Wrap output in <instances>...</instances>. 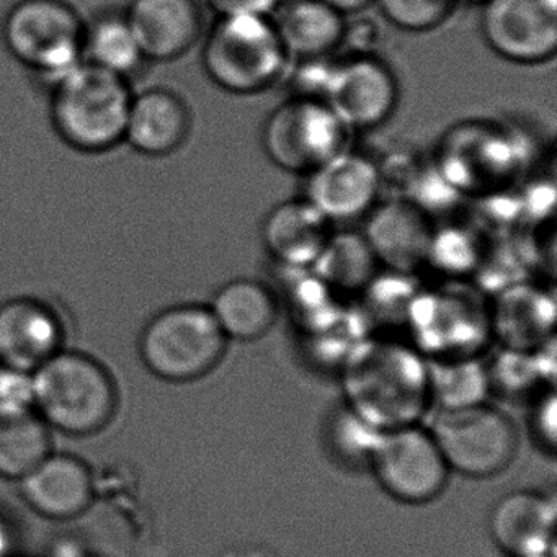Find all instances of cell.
<instances>
[{
  "label": "cell",
  "mask_w": 557,
  "mask_h": 557,
  "mask_svg": "<svg viewBox=\"0 0 557 557\" xmlns=\"http://www.w3.org/2000/svg\"><path fill=\"white\" fill-rule=\"evenodd\" d=\"M481 30L497 57L534 66L557 50V0H485Z\"/></svg>",
  "instance_id": "8fae6325"
},
{
  "label": "cell",
  "mask_w": 557,
  "mask_h": 557,
  "mask_svg": "<svg viewBox=\"0 0 557 557\" xmlns=\"http://www.w3.org/2000/svg\"><path fill=\"white\" fill-rule=\"evenodd\" d=\"M309 270L337 295L363 293L381 273L370 244L357 231H332Z\"/></svg>",
  "instance_id": "d4e9b609"
},
{
  "label": "cell",
  "mask_w": 557,
  "mask_h": 557,
  "mask_svg": "<svg viewBox=\"0 0 557 557\" xmlns=\"http://www.w3.org/2000/svg\"><path fill=\"white\" fill-rule=\"evenodd\" d=\"M491 332L510 350L531 351L546 344L554 325V302L540 286L515 283L488 309Z\"/></svg>",
  "instance_id": "603a6c76"
},
{
  "label": "cell",
  "mask_w": 557,
  "mask_h": 557,
  "mask_svg": "<svg viewBox=\"0 0 557 557\" xmlns=\"http://www.w3.org/2000/svg\"><path fill=\"white\" fill-rule=\"evenodd\" d=\"M492 540L510 557L554 556L556 500L537 491H513L494 505Z\"/></svg>",
  "instance_id": "d6986e66"
},
{
  "label": "cell",
  "mask_w": 557,
  "mask_h": 557,
  "mask_svg": "<svg viewBox=\"0 0 557 557\" xmlns=\"http://www.w3.org/2000/svg\"><path fill=\"white\" fill-rule=\"evenodd\" d=\"M410 322L420 337L436 348L449 345L462 350L481 344L484 334L491 332L488 309L479 305L475 296L462 289L446 288L417 293L407 309Z\"/></svg>",
  "instance_id": "ac0fdd59"
},
{
  "label": "cell",
  "mask_w": 557,
  "mask_h": 557,
  "mask_svg": "<svg viewBox=\"0 0 557 557\" xmlns=\"http://www.w3.org/2000/svg\"><path fill=\"white\" fill-rule=\"evenodd\" d=\"M34 373L0 364V407L35 409Z\"/></svg>",
  "instance_id": "4dcf8cb0"
},
{
  "label": "cell",
  "mask_w": 557,
  "mask_h": 557,
  "mask_svg": "<svg viewBox=\"0 0 557 557\" xmlns=\"http://www.w3.org/2000/svg\"><path fill=\"white\" fill-rule=\"evenodd\" d=\"M208 306L227 341H257L278 318V299L260 280H231L214 293Z\"/></svg>",
  "instance_id": "cb8c5ba5"
},
{
  "label": "cell",
  "mask_w": 557,
  "mask_h": 557,
  "mask_svg": "<svg viewBox=\"0 0 557 557\" xmlns=\"http://www.w3.org/2000/svg\"><path fill=\"white\" fill-rule=\"evenodd\" d=\"M533 557H554V556H533Z\"/></svg>",
  "instance_id": "f35d334b"
},
{
  "label": "cell",
  "mask_w": 557,
  "mask_h": 557,
  "mask_svg": "<svg viewBox=\"0 0 557 557\" xmlns=\"http://www.w3.org/2000/svg\"><path fill=\"white\" fill-rule=\"evenodd\" d=\"M383 17L400 30H435L455 11L458 0H374Z\"/></svg>",
  "instance_id": "f546056e"
},
{
  "label": "cell",
  "mask_w": 557,
  "mask_h": 557,
  "mask_svg": "<svg viewBox=\"0 0 557 557\" xmlns=\"http://www.w3.org/2000/svg\"><path fill=\"white\" fill-rule=\"evenodd\" d=\"M344 391L348 410L380 432L416 425L432 399L429 364L399 342H363L348 355Z\"/></svg>",
  "instance_id": "6da1fadb"
},
{
  "label": "cell",
  "mask_w": 557,
  "mask_h": 557,
  "mask_svg": "<svg viewBox=\"0 0 557 557\" xmlns=\"http://www.w3.org/2000/svg\"><path fill=\"white\" fill-rule=\"evenodd\" d=\"M305 177V200L331 223L367 216L383 185L380 165L347 148Z\"/></svg>",
  "instance_id": "4fadbf2b"
},
{
  "label": "cell",
  "mask_w": 557,
  "mask_h": 557,
  "mask_svg": "<svg viewBox=\"0 0 557 557\" xmlns=\"http://www.w3.org/2000/svg\"><path fill=\"white\" fill-rule=\"evenodd\" d=\"M288 61L269 15L218 17L201 53L211 83L234 96L265 92L282 79Z\"/></svg>",
  "instance_id": "277c9868"
},
{
  "label": "cell",
  "mask_w": 557,
  "mask_h": 557,
  "mask_svg": "<svg viewBox=\"0 0 557 557\" xmlns=\"http://www.w3.org/2000/svg\"><path fill=\"white\" fill-rule=\"evenodd\" d=\"M51 451L50 426L37 410L0 407V478L21 481Z\"/></svg>",
  "instance_id": "484cf974"
},
{
  "label": "cell",
  "mask_w": 557,
  "mask_h": 557,
  "mask_svg": "<svg viewBox=\"0 0 557 557\" xmlns=\"http://www.w3.org/2000/svg\"><path fill=\"white\" fill-rule=\"evenodd\" d=\"M125 18L148 63L178 60L203 37L198 0H132Z\"/></svg>",
  "instance_id": "2e32d148"
},
{
  "label": "cell",
  "mask_w": 557,
  "mask_h": 557,
  "mask_svg": "<svg viewBox=\"0 0 557 557\" xmlns=\"http://www.w3.org/2000/svg\"><path fill=\"white\" fill-rule=\"evenodd\" d=\"M534 430H536L537 438L543 440L554 449L556 443V399L554 394L544 397L543 403L537 406L534 412Z\"/></svg>",
  "instance_id": "836d02e7"
},
{
  "label": "cell",
  "mask_w": 557,
  "mask_h": 557,
  "mask_svg": "<svg viewBox=\"0 0 557 557\" xmlns=\"http://www.w3.org/2000/svg\"><path fill=\"white\" fill-rule=\"evenodd\" d=\"M58 557H84V556H81L79 553H76V550L71 549V547H66V549L60 550V554H58Z\"/></svg>",
  "instance_id": "8d00e7d4"
},
{
  "label": "cell",
  "mask_w": 557,
  "mask_h": 557,
  "mask_svg": "<svg viewBox=\"0 0 557 557\" xmlns=\"http://www.w3.org/2000/svg\"><path fill=\"white\" fill-rule=\"evenodd\" d=\"M84 60L126 81L148 63L125 14L102 15L86 24Z\"/></svg>",
  "instance_id": "4316f807"
},
{
  "label": "cell",
  "mask_w": 557,
  "mask_h": 557,
  "mask_svg": "<svg viewBox=\"0 0 557 557\" xmlns=\"http://www.w3.org/2000/svg\"><path fill=\"white\" fill-rule=\"evenodd\" d=\"M18 482L28 507L48 520H74L89 510L96 497L89 466L66 453L51 451Z\"/></svg>",
  "instance_id": "e0dca14e"
},
{
  "label": "cell",
  "mask_w": 557,
  "mask_h": 557,
  "mask_svg": "<svg viewBox=\"0 0 557 557\" xmlns=\"http://www.w3.org/2000/svg\"><path fill=\"white\" fill-rule=\"evenodd\" d=\"M84 34L86 22L64 0H21L2 24L11 57L50 87L86 61Z\"/></svg>",
  "instance_id": "5b68a950"
},
{
  "label": "cell",
  "mask_w": 557,
  "mask_h": 557,
  "mask_svg": "<svg viewBox=\"0 0 557 557\" xmlns=\"http://www.w3.org/2000/svg\"><path fill=\"white\" fill-rule=\"evenodd\" d=\"M324 102L348 129H373L386 123L399 103V84L374 54L334 61Z\"/></svg>",
  "instance_id": "7c38bea8"
},
{
  "label": "cell",
  "mask_w": 557,
  "mask_h": 557,
  "mask_svg": "<svg viewBox=\"0 0 557 557\" xmlns=\"http://www.w3.org/2000/svg\"><path fill=\"white\" fill-rule=\"evenodd\" d=\"M344 14L322 0H285L273 21L289 60L331 58L342 47Z\"/></svg>",
  "instance_id": "7402d4cb"
},
{
  "label": "cell",
  "mask_w": 557,
  "mask_h": 557,
  "mask_svg": "<svg viewBox=\"0 0 557 557\" xmlns=\"http://www.w3.org/2000/svg\"><path fill=\"white\" fill-rule=\"evenodd\" d=\"M332 234V223L308 200L283 201L260 230L263 247L282 269H311Z\"/></svg>",
  "instance_id": "44dd1931"
},
{
  "label": "cell",
  "mask_w": 557,
  "mask_h": 557,
  "mask_svg": "<svg viewBox=\"0 0 557 557\" xmlns=\"http://www.w3.org/2000/svg\"><path fill=\"white\" fill-rule=\"evenodd\" d=\"M380 32L376 24L370 18H357V21L345 22L344 40L342 47L348 45L350 54H373V47L376 45Z\"/></svg>",
  "instance_id": "d6a6232c"
},
{
  "label": "cell",
  "mask_w": 557,
  "mask_h": 557,
  "mask_svg": "<svg viewBox=\"0 0 557 557\" xmlns=\"http://www.w3.org/2000/svg\"><path fill=\"white\" fill-rule=\"evenodd\" d=\"M218 17L233 15H269L282 5L283 0H205Z\"/></svg>",
  "instance_id": "1f68e13d"
},
{
  "label": "cell",
  "mask_w": 557,
  "mask_h": 557,
  "mask_svg": "<svg viewBox=\"0 0 557 557\" xmlns=\"http://www.w3.org/2000/svg\"><path fill=\"white\" fill-rule=\"evenodd\" d=\"M12 534L5 527L4 521H0V557H11Z\"/></svg>",
  "instance_id": "d590c367"
},
{
  "label": "cell",
  "mask_w": 557,
  "mask_h": 557,
  "mask_svg": "<svg viewBox=\"0 0 557 557\" xmlns=\"http://www.w3.org/2000/svg\"><path fill=\"white\" fill-rule=\"evenodd\" d=\"M430 396L442 404V409H459L484 403L488 376L481 364L468 358L442 361L429 367Z\"/></svg>",
  "instance_id": "83f0119b"
},
{
  "label": "cell",
  "mask_w": 557,
  "mask_h": 557,
  "mask_svg": "<svg viewBox=\"0 0 557 557\" xmlns=\"http://www.w3.org/2000/svg\"><path fill=\"white\" fill-rule=\"evenodd\" d=\"M34 393L38 416L64 435H96L119 409V389L110 371L90 355L64 348L35 371Z\"/></svg>",
  "instance_id": "3957f363"
},
{
  "label": "cell",
  "mask_w": 557,
  "mask_h": 557,
  "mask_svg": "<svg viewBox=\"0 0 557 557\" xmlns=\"http://www.w3.org/2000/svg\"><path fill=\"white\" fill-rule=\"evenodd\" d=\"M227 338L210 306L185 302L162 309L143 329L139 357L159 380L188 383L214 370Z\"/></svg>",
  "instance_id": "8992f818"
},
{
  "label": "cell",
  "mask_w": 557,
  "mask_h": 557,
  "mask_svg": "<svg viewBox=\"0 0 557 557\" xmlns=\"http://www.w3.org/2000/svg\"><path fill=\"white\" fill-rule=\"evenodd\" d=\"M458 2H468V4H484L485 0H458Z\"/></svg>",
  "instance_id": "74e56055"
},
{
  "label": "cell",
  "mask_w": 557,
  "mask_h": 557,
  "mask_svg": "<svg viewBox=\"0 0 557 557\" xmlns=\"http://www.w3.org/2000/svg\"><path fill=\"white\" fill-rule=\"evenodd\" d=\"M322 2L331 5L335 11L344 14L345 17L358 14V12L364 11L368 5L374 4V0H322Z\"/></svg>",
  "instance_id": "e575fe53"
},
{
  "label": "cell",
  "mask_w": 557,
  "mask_h": 557,
  "mask_svg": "<svg viewBox=\"0 0 557 557\" xmlns=\"http://www.w3.org/2000/svg\"><path fill=\"white\" fill-rule=\"evenodd\" d=\"M60 314L41 299L18 296L0 305V364L35 373L64 348Z\"/></svg>",
  "instance_id": "9a60e30c"
},
{
  "label": "cell",
  "mask_w": 557,
  "mask_h": 557,
  "mask_svg": "<svg viewBox=\"0 0 557 557\" xmlns=\"http://www.w3.org/2000/svg\"><path fill=\"white\" fill-rule=\"evenodd\" d=\"M190 132V109L174 90L158 87L133 96L125 128V143L133 151L165 158L187 143Z\"/></svg>",
  "instance_id": "ffe728a7"
},
{
  "label": "cell",
  "mask_w": 557,
  "mask_h": 557,
  "mask_svg": "<svg viewBox=\"0 0 557 557\" xmlns=\"http://www.w3.org/2000/svg\"><path fill=\"white\" fill-rule=\"evenodd\" d=\"M433 231L432 216L409 198L376 203L361 231L381 269L413 275L426 267Z\"/></svg>",
  "instance_id": "5bb4252c"
},
{
  "label": "cell",
  "mask_w": 557,
  "mask_h": 557,
  "mask_svg": "<svg viewBox=\"0 0 557 557\" xmlns=\"http://www.w3.org/2000/svg\"><path fill=\"white\" fill-rule=\"evenodd\" d=\"M348 128L321 99L293 96L263 123L262 146L273 165L292 174L309 172L347 148Z\"/></svg>",
  "instance_id": "9c48e42d"
},
{
  "label": "cell",
  "mask_w": 557,
  "mask_h": 557,
  "mask_svg": "<svg viewBox=\"0 0 557 557\" xmlns=\"http://www.w3.org/2000/svg\"><path fill=\"white\" fill-rule=\"evenodd\" d=\"M479 234L461 224H448L433 231L426 265L449 276L468 275L481 263Z\"/></svg>",
  "instance_id": "f1b7e54d"
},
{
  "label": "cell",
  "mask_w": 557,
  "mask_h": 557,
  "mask_svg": "<svg viewBox=\"0 0 557 557\" xmlns=\"http://www.w3.org/2000/svg\"><path fill=\"white\" fill-rule=\"evenodd\" d=\"M523 152L517 139L497 123L462 122L443 136L435 169L458 195L487 198L515 184Z\"/></svg>",
  "instance_id": "52a82bcc"
},
{
  "label": "cell",
  "mask_w": 557,
  "mask_h": 557,
  "mask_svg": "<svg viewBox=\"0 0 557 557\" xmlns=\"http://www.w3.org/2000/svg\"><path fill=\"white\" fill-rule=\"evenodd\" d=\"M283 2H285V0H283ZM283 2H282V4H283Z\"/></svg>",
  "instance_id": "ab89813d"
},
{
  "label": "cell",
  "mask_w": 557,
  "mask_h": 557,
  "mask_svg": "<svg viewBox=\"0 0 557 557\" xmlns=\"http://www.w3.org/2000/svg\"><path fill=\"white\" fill-rule=\"evenodd\" d=\"M133 96L129 83L84 61L51 87L50 116L58 138L83 154L125 143Z\"/></svg>",
  "instance_id": "7a4b0ae2"
},
{
  "label": "cell",
  "mask_w": 557,
  "mask_h": 557,
  "mask_svg": "<svg viewBox=\"0 0 557 557\" xmlns=\"http://www.w3.org/2000/svg\"><path fill=\"white\" fill-rule=\"evenodd\" d=\"M429 432L449 471L478 479L505 471L520 443L510 417L484 403L442 409Z\"/></svg>",
  "instance_id": "ba28073f"
},
{
  "label": "cell",
  "mask_w": 557,
  "mask_h": 557,
  "mask_svg": "<svg viewBox=\"0 0 557 557\" xmlns=\"http://www.w3.org/2000/svg\"><path fill=\"white\" fill-rule=\"evenodd\" d=\"M387 494L406 504H425L445 491L449 468L429 430L419 425L381 432L370 459Z\"/></svg>",
  "instance_id": "30bf717a"
}]
</instances>
